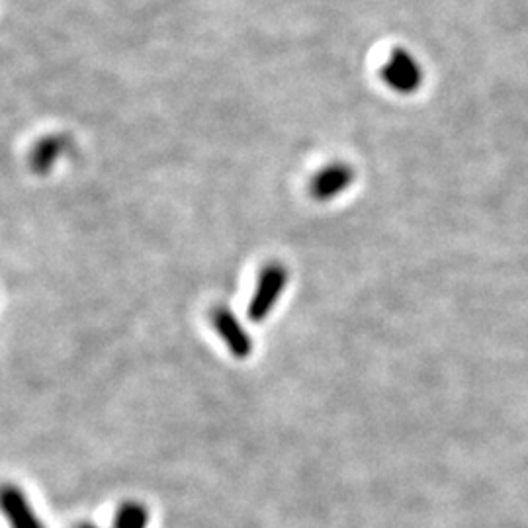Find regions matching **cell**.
Returning <instances> with one entry per match:
<instances>
[{
    "label": "cell",
    "mask_w": 528,
    "mask_h": 528,
    "mask_svg": "<svg viewBox=\"0 0 528 528\" xmlns=\"http://www.w3.org/2000/svg\"><path fill=\"white\" fill-rule=\"evenodd\" d=\"M212 323H214V329L218 331L221 341L225 343V347L235 358L245 360L253 354V339L249 337V333L245 331L241 321L229 309H214Z\"/></svg>",
    "instance_id": "obj_3"
},
{
    "label": "cell",
    "mask_w": 528,
    "mask_h": 528,
    "mask_svg": "<svg viewBox=\"0 0 528 528\" xmlns=\"http://www.w3.org/2000/svg\"><path fill=\"white\" fill-rule=\"evenodd\" d=\"M352 180H354V171L351 167L345 163H335L315 175V178L311 180L309 192L315 200L327 202V200L337 198L345 190H349Z\"/></svg>",
    "instance_id": "obj_4"
},
{
    "label": "cell",
    "mask_w": 528,
    "mask_h": 528,
    "mask_svg": "<svg viewBox=\"0 0 528 528\" xmlns=\"http://www.w3.org/2000/svg\"><path fill=\"white\" fill-rule=\"evenodd\" d=\"M149 513L141 503H124L114 519V528H147Z\"/></svg>",
    "instance_id": "obj_6"
},
{
    "label": "cell",
    "mask_w": 528,
    "mask_h": 528,
    "mask_svg": "<svg viewBox=\"0 0 528 528\" xmlns=\"http://www.w3.org/2000/svg\"><path fill=\"white\" fill-rule=\"evenodd\" d=\"M61 147H63L61 137H45L44 141H40V145L34 151V157H32L34 167L42 173L47 171L53 165V161L57 159V155L61 153Z\"/></svg>",
    "instance_id": "obj_7"
},
{
    "label": "cell",
    "mask_w": 528,
    "mask_h": 528,
    "mask_svg": "<svg viewBox=\"0 0 528 528\" xmlns=\"http://www.w3.org/2000/svg\"><path fill=\"white\" fill-rule=\"evenodd\" d=\"M382 79L399 94H411L421 87L423 71L409 51L397 47L390 53L388 63L382 67Z\"/></svg>",
    "instance_id": "obj_2"
},
{
    "label": "cell",
    "mask_w": 528,
    "mask_h": 528,
    "mask_svg": "<svg viewBox=\"0 0 528 528\" xmlns=\"http://www.w3.org/2000/svg\"><path fill=\"white\" fill-rule=\"evenodd\" d=\"M79 528H98V527H92V525H83V527H79Z\"/></svg>",
    "instance_id": "obj_8"
},
{
    "label": "cell",
    "mask_w": 528,
    "mask_h": 528,
    "mask_svg": "<svg viewBox=\"0 0 528 528\" xmlns=\"http://www.w3.org/2000/svg\"><path fill=\"white\" fill-rule=\"evenodd\" d=\"M288 284V270L282 264H268L261 272L255 296L249 304L247 315L253 323L264 321L276 306Z\"/></svg>",
    "instance_id": "obj_1"
},
{
    "label": "cell",
    "mask_w": 528,
    "mask_h": 528,
    "mask_svg": "<svg viewBox=\"0 0 528 528\" xmlns=\"http://www.w3.org/2000/svg\"><path fill=\"white\" fill-rule=\"evenodd\" d=\"M2 509L12 528H44L26 495L16 485H6L2 489Z\"/></svg>",
    "instance_id": "obj_5"
}]
</instances>
